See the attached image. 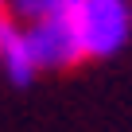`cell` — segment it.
I'll list each match as a JSON object with an SVG mask.
<instances>
[{
  "label": "cell",
  "instance_id": "1",
  "mask_svg": "<svg viewBox=\"0 0 132 132\" xmlns=\"http://www.w3.org/2000/svg\"><path fill=\"white\" fill-rule=\"evenodd\" d=\"M70 20H74V31H78L86 58H109L132 35L128 0H89L82 8H70Z\"/></svg>",
  "mask_w": 132,
  "mask_h": 132
},
{
  "label": "cell",
  "instance_id": "2",
  "mask_svg": "<svg viewBox=\"0 0 132 132\" xmlns=\"http://www.w3.org/2000/svg\"><path fill=\"white\" fill-rule=\"evenodd\" d=\"M23 39H27V51H31V62H35V70H51V66H74L78 58H86L82 54V43H78V31H74V20H70V12H54V16H47V20H35L27 31H23Z\"/></svg>",
  "mask_w": 132,
  "mask_h": 132
},
{
  "label": "cell",
  "instance_id": "3",
  "mask_svg": "<svg viewBox=\"0 0 132 132\" xmlns=\"http://www.w3.org/2000/svg\"><path fill=\"white\" fill-rule=\"evenodd\" d=\"M0 62L16 86H31L35 78V62H31V51H27V39L23 31L12 23V20H0Z\"/></svg>",
  "mask_w": 132,
  "mask_h": 132
},
{
  "label": "cell",
  "instance_id": "4",
  "mask_svg": "<svg viewBox=\"0 0 132 132\" xmlns=\"http://www.w3.org/2000/svg\"><path fill=\"white\" fill-rule=\"evenodd\" d=\"M12 8H16V16L35 23V20H47V16L62 12V0H12Z\"/></svg>",
  "mask_w": 132,
  "mask_h": 132
},
{
  "label": "cell",
  "instance_id": "5",
  "mask_svg": "<svg viewBox=\"0 0 132 132\" xmlns=\"http://www.w3.org/2000/svg\"><path fill=\"white\" fill-rule=\"evenodd\" d=\"M82 4H89V0H62V8L70 12V8H82Z\"/></svg>",
  "mask_w": 132,
  "mask_h": 132
},
{
  "label": "cell",
  "instance_id": "6",
  "mask_svg": "<svg viewBox=\"0 0 132 132\" xmlns=\"http://www.w3.org/2000/svg\"><path fill=\"white\" fill-rule=\"evenodd\" d=\"M0 8H4V0H0Z\"/></svg>",
  "mask_w": 132,
  "mask_h": 132
}]
</instances>
